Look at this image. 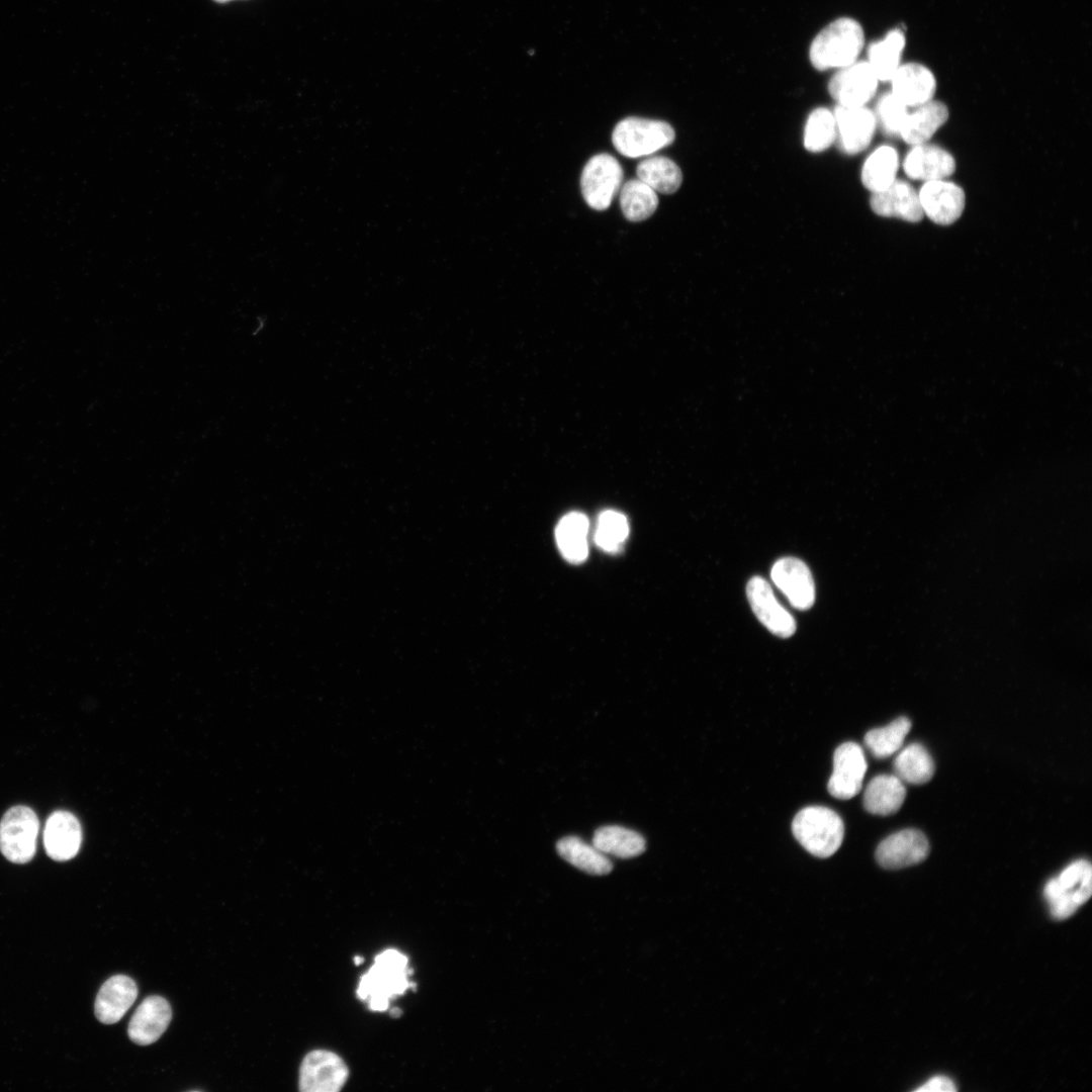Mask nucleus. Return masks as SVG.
Returning a JSON list of instances; mask_svg holds the SVG:
<instances>
[{"mask_svg": "<svg viewBox=\"0 0 1092 1092\" xmlns=\"http://www.w3.org/2000/svg\"><path fill=\"white\" fill-rule=\"evenodd\" d=\"M864 46V32L858 21L840 17L814 37L809 57L813 67L824 71L843 68L856 62Z\"/></svg>", "mask_w": 1092, "mask_h": 1092, "instance_id": "1", "label": "nucleus"}, {"mask_svg": "<svg viewBox=\"0 0 1092 1092\" xmlns=\"http://www.w3.org/2000/svg\"><path fill=\"white\" fill-rule=\"evenodd\" d=\"M407 958L396 949H386L375 958L374 965L361 977L357 996L368 1000L372 1011H385L389 1000L414 986L408 982Z\"/></svg>", "mask_w": 1092, "mask_h": 1092, "instance_id": "2", "label": "nucleus"}, {"mask_svg": "<svg viewBox=\"0 0 1092 1092\" xmlns=\"http://www.w3.org/2000/svg\"><path fill=\"white\" fill-rule=\"evenodd\" d=\"M798 842L817 857H829L840 847L844 825L841 817L824 806H808L800 810L792 822Z\"/></svg>", "mask_w": 1092, "mask_h": 1092, "instance_id": "3", "label": "nucleus"}, {"mask_svg": "<svg viewBox=\"0 0 1092 1092\" xmlns=\"http://www.w3.org/2000/svg\"><path fill=\"white\" fill-rule=\"evenodd\" d=\"M1092 893V868L1088 860L1078 859L1066 867L1061 874L1044 886L1043 895L1055 919L1063 920L1090 898Z\"/></svg>", "mask_w": 1092, "mask_h": 1092, "instance_id": "4", "label": "nucleus"}, {"mask_svg": "<svg viewBox=\"0 0 1092 1092\" xmlns=\"http://www.w3.org/2000/svg\"><path fill=\"white\" fill-rule=\"evenodd\" d=\"M674 138V129L665 121L627 117L615 126L612 142L623 156L639 158L669 146Z\"/></svg>", "mask_w": 1092, "mask_h": 1092, "instance_id": "5", "label": "nucleus"}, {"mask_svg": "<svg viewBox=\"0 0 1092 1092\" xmlns=\"http://www.w3.org/2000/svg\"><path fill=\"white\" fill-rule=\"evenodd\" d=\"M39 821L34 811L26 806H14L7 810L0 821V850L11 862L26 863L36 849Z\"/></svg>", "mask_w": 1092, "mask_h": 1092, "instance_id": "6", "label": "nucleus"}, {"mask_svg": "<svg viewBox=\"0 0 1092 1092\" xmlns=\"http://www.w3.org/2000/svg\"><path fill=\"white\" fill-rule=\"evenodd\" d=\"M623 168L610 154H598L585 164L580 186L585 202L596 210L607 209L620 191Z\"/></svg>", "mask_w": 1092, "mask_h": 1092, "instance_id": "7", "label": "nucleus"}, {"mask_svg": "<svg viewBox=\"0 0 1092 1092\" xmlns=\"http://www.w3.org/2000/svg\"><path fill=\"white\" fill-rule=\"evenodd\" d=\"M349 1075L345 1062L335 1053L315 1050L302 1060L299 1089L302 1092H338Z\"/></svg>", "mask_w": 1092, "mask_h": 1092, "instance_id": "8", "label": "nucleus"}, {"mask_svg": "<svg viewBox=\"0 0 1092 1092\" xmlns=\"http://www.w3.org/2000/svg\"><path fill=\"white\" fill-rule=\"evenodd\" d=\"M863 750L855 742H844L834 751L833 770L827 789L836 799L853 798L861 789L867 771Z\"/></svg>", "mask_w": 1092, "mask_h": 1092, "instance_id": "9", "label": "nucleus"}, {"mask_svg": "<svg viewBox=\"0 0 1092 1092\" xmlns=\"http://www.w3.org/2000/svg\"><path fill=\"white\" fill-rule=\"evenodd\" d=\"M879 80L869 62L840 68L830 79L828 91L843 106H864L875 95Z\"/></svg>", "mask_w": 1092, "mask_h": 1092, "instance_id": "10", "label": "nucleus"}, {"mask_svg": "<svg viewBox=\"0 0 1092 1092\" xmlns=\"http://www.w3.org/2000/svg\"><path fill=\"white\" fill-rule=\"evenodd\" d=\"M835 142L840 151L854 155L866 150L876 129V115L864 106L839 105L834 110Z\"/></svg>", "mask_w": 1092, "mask_h": 1092, "instance_id": "11", "label": "nucleus"}, {"mask_svg": "<svg viewBox=\"0 0 1092 1092\" xmlns=\"http://www.w3.org/2000/svg\"><path fill=\"white\" fill-rule=\"evenodd\" d=\"M746 596L759 622L772 634L788 638L796 630L793 616L776 598L770 584L760 576H753L746 585Z\"/></svg>", "mask_w": 1092, "mask_h": 1092, "instance_id": "12", "label": "nucleus"}, {"mask_svg": "<svg viewBox=\"0 0 1092 1092\" xmlns=\"http://www.w3.org/2000/svg\"><path fill=\"white\" fill-rule=\"evenodd\" d=\"M923 214L936 224L949 225L964 212L966 195L953 182L926 181L918 192Z\"/></svg>", "mask_w": 1092, "mask_h": 1092, "instance_id": "13", "label": "nucleus"}, {"mask_svg": "<svg viewBox=\"0 0 1092 1092\" xmlns=\"http://www.w3.org/2000/svg\"><path fill=\"white\" fill-rule=\"evenodd\" d=\"M770 576L775 584L798 610H808L815 601L814 580L808 566L795 557L779 559L772 566Z\"/></svg>", "mask_w": 1092, "mask_h": 1092, "instance_id": "14", "label": "nucleus"}, {"mask_svg": "<svg viewBox=\"0 0 1092 1092\" xmlns=\"http://www.w3.org/2000/svg\"><path fill=\"white\" fill-rule=\"evenodd\" d=\"M929 851L928 840L916 829H904L885 838L877 847L878 863L897 870L921 862Z\"/></svg>", "mask_w": 1092, "mask_h": 1092, "instance_id": "15", "label": "nucleus"}, {"mask_svg": "<svg viewBox=\"0 0 1092 1092\" xmlns=\"http://www.w3.org/2000/svg\"><path fill=\"white\" fill-rule=\"evenodd\" d=\"M891 93L907 107H917L933 99L936 79L924 64L902 63L890 80Z\"/></svg>", "mask_w": 1092, "mask_h": 1092, "instance_id": "16", "label": "nucleus"}, {"mask_svg": "<svg viewBox=\"0 0 1092 1092\" xmlns=\"http://www.w3.org/2000/svg\"><path fill=\"white\" fill-rule=\"evenodd\" d=\"M870 205L880 216L901 218L909 222H918L924 215L918 192L903 180L896 179L886 189L873 193Z\"/></svg>", "mask_w": 1092, "mask_h": 1092, "instance_id": "17", "label": "nucleus"}, {"mask_svg": "<svg viewBox=\"0 0 1092 1092\" xmlns=\"http://www.w3.org/2000/svg\"><path fill=\"white\" fill-rule=\"evenodd\" d=\"M81 841V825L72 813L58 810L49 816L43 830V844L51 858L57 861L73 858L80 849Z\"/></svg>", "mask_w": 1092, "mask_h": 1092, "instance_id": "18", "label": "nucleus"}, {"mask_svg": "<svg viewBox=\"0 0 1092 1092\" xmlns=\"http://www.w3.org/2000/svg\"><path fill=\"white\" fill-rule=\"evenodd\" d=\"M172 1017L168 1001L157 995L149 996L135 1009L128 1023V1036L136 1044L157 1041L167 1029Z\"/></svg>", "mask_w": 1092, "mask_h": 1092, "instance_id": "19", "label": "nucleus"}, {"mask_svg": "<svg viewBox=\"0 0 1092 1092\" xmlns=\"http://www.w3.org/2000/svg\"><path fill=\"white\" fill-rule=\"evenodd\" d=\"M905 174L915 180H943L956 170V161L949 152L927 143L913 146L903 162Z\"/></svg>", "mask_w": 1092, "mask_h": 1092, "instance_id": "20", "label": "nucleus"}, {"mask_svg": "<svg viewBox=\"0 0 1092 1092\" xmlns=\"http://www.w3.org/2000/svg\"><path fill=\"white\" fill-rule=\"evenodd\" d=\"M136 996L135 982L125 975H115L101 986L97 994L95 1016L102 1023H115L130 1008Z\"/></svg>", "mask_w": 1092, "mask_h": 1092, "instance_id": "21", "label": "nucleus"}, {"mask_svg": "<svg viewBox=\"0 0 1092 1092\" xmlns=\"http://www.w3.org/2000/svg\"><path fill=\"white\" fill-rule=\"evenodd\" d=\"M909 112L900 131L907 144L916 146L927 143L948 119V108L939 100H930Z\"/></svg>", "mask_w": 1092, "mask_h": 1092, "instance_id": "22", "label": "nucleus"}, {"mask_svg": "<svg viewBox=\"0 0 1092 1092\" xmlns=\"http://www.w3.org/2000/svg\"><path fill=\"white\" fill-rule=\"evenodd\" d=\"M588 528L586 516L579 512H571L559 521L555 530L557 546L570 563L579 564L586 559Z\"/></svg>", "mask_w": 1092, "mask_h": 1092, "instance_id": "23", "label": "nucleus"}, {"mask_svg": "<svg viewBox=\"0 0 1092 1092\" xmlns=\"http://www.w3.org/2000/svg\"><path fill=\"white\" fill-rule=\"evenodd\" d=\"M906 789L897 776L879 775L868 784L863 794L864 809L876 815H891L902 806Z\"/></svg>", "mask_w": 1092, "mask_h": 1092, "instance_id": "24", "label": "nucleus"}, {"mask_svg": "<svg viewBox=\"0 0 1092 1092\" xmlns=\"http://www.w3.org/2000/svg\"><path fill=\"white\" fill-rule=\"evenodd\" d=\"M558 854L575 868L590 875H607L613 870L610 858L594 844L576 836H565L556 843Z\"/></svg>", "mask_w": 1092, "mask_h": 1092, "instance_id": "25", "label": "nucleus"}, {"mask_svg": "<svg viewBox=\"0 0 1092 1092\" xmlns=\"http://www.w3.org/2000/svg\"><path fill=\"white\" fill-rule=\"evenodd\" d=\"M906 36L901 29L890 30L869 48V64L879 81H890L902 64Z\"/></svg>", "mask_w": 1092, "mask_h": 1092, "instance_id": "26", "label": "nucleus"}, {"mask_svg": "<svg viewBox=\"0 0 1092 1092\" xmlns=\"http://www.w3.org/2000/svg\"><path fill=\"white\" fill-rule=\"evenodd\" d=\"M593 844L606 855L621 858L637 856L646 848L645 838L640 833L617 825L597 829Z\"/></svg>", "mask_w": 1092, "mask_h": 1092, "instance_id": "27", "label": "nucleus"}, {"mask_svg": "<svg viewBox=\"0 0 1092 1092\" xmlns=\"http://www.w3.org/2000/svg\"><path fill=\"white\" fill-rule=\"evenodd\" d=\"M898 168L897 151L889 146L879 147L869 156L862 166V184L873 193L882 191L896 180Z\"/></svg>", "mask_w": 1092, "mask_h": 1092, "instance_id": "28", "label": "nucleus"}, {"mask_svg": "<svg viewBox=\"0 0 1092 1092\" xmlns=\"http://www.w3.org/2000/svg\"><path fill=\"white\" fill-rule=\"evenodd\" d=\"M637 177L654 191L671 194L681 185L682 174L679 167L670 159L654 156L641 161L637 166Z\"/></svg>", "mask_w": 1092, "mask_h": 1092, "instance_id": "29", "label": "nucleus"}, {"mask_svg": "<svg viewBox=\"0 0 1092 1092\" xmlns=\"http://www.w3.org/2000/svg\"><path fill=\"white\" fill-rule=\"evenodd\" d=\"M620 205L628 220L642 221L655 212L658 197L656 191L647 184L639 179H632L620 189Z\"/></svg>", "mask_w": 1092, "mask_h": 1092, "instance_id": "30", "label": "nucleus"}, {"mask_svg": "<svg viewBox=\"0 0 1092 1092\" xmlns=\"http://www.w3.org/2000/svg\"><path fill=\"white\" fill-rule=\"evenodd\" d=\"M896 776L904 782L922 785L931 780L934 763L926 748L919 743L905 747L895 758Z\"/></svg>", "mask_w": 1092, "mask_h": 1092, "instance_id": "31", "label": "nucleus"}, {"mask_svg": "<svg viewBox=\"0 0 1092 1092\" xmlns=\"http://www.w3.org/2000/svg\"><path fill=\"white\" fill-rule=\"evenodd\" d=\"M910 728V720L899 717L887 726L870 730L864 736V744L875 757H888L901 748Z\"/></svg>", "mask_w": 1092, "mask_h": 1092, "instance_id": "32", "label": "nucleus"}, {"mask_svg": "<svg viewBox=\"0 0 1092 1092\" xmlns=\"http://www.w3.org/2000/svg\"><path fill=\"white\" fill-rule=\"evenodd\" d=\"M629 535L626 517L617 511H604L598 518L595 531L596 544L606 552L617 553Z\"/></svg>", "mask_w": 1092, "mask_h": 1092, "instance_id": "33", "label": "nucleus"}, {"mask_svg": "<svg viewBox=\"0 0 1092 1092\" xmlns=\"http://www.w3.org/2000/svg\"><path fill=\"white\" fill-rule=\"evenodd\" d=\"M835 141V119L833 113L824 107L813 110L806 122L804 146L812 153L828 149Z\"/></svg>", "mask_w": 1092, "mask_h": 1092, "instance_id": "34", "label": "nucleus"}, {"mask_svg": "<svg viewBox=\"0 0 1092 1092\" xmlns=\"http://www.w3.org/2000/svg\"><path fill=\"white\" fill-rule=\"evenodd\" d=\"M907 107L891 92L883 95L877 104V117L885 133L899 134L909 113Z\"/></svg>", "mask_w": 1092, "mask_h": 1092, "instance_id": "35", "label": "nucleus"}, {"mask_svg": "<svg viewBox=\"0 0 1092 1092\" xmlns=\"http://www.w3.org/2000/svg\"><path fill=\"white\" fill-rule=\"evenodd\" d=\"M956 1090L954 1083L945 1076L932 1077L922 1086L915 1089L917 1092H954Z\"/></svg>", "mask_w": 1092, "mask_h": 1092, "instance_id": "36", "label": "nucleus"}, {"mask_svg": "<svg viewBox=\"0 0 1092 1092\" xmlns=\"http://www.w3.org/2000/svg\"><path fill=\"white\" fill-rule=\"evenodd\" d=\"M390 1014L393 1017H398L401 1014V1010L399 1008H392Z\"/></svg>", "mask_w": 1092, "mask_h": 1092, "instance_id": "37", "label": "nucleus"}, {"mask_svg": "<svg viewBox=\"0 0 1092 1092\" xmlns=\"http://www.w3.org/2000/svg\"><path fill=\"white\" fill-rule=\"evenodd\" d=\"M363 961H364L363 958H361L359 956H356L354 958L355 965H360Z\"/></svg>", "mask_w": 1092, "mask_h": 1092, "instance_id": "38", "label": "nucleus"}, {"mask_svg": "<svg viewBox=\"0 0 1092 1092\" xmlns=\"http://www.w3.org/2000/svg\"><path fill=\"white\" fill-rule=\"evenodd\" d=\"M214 1L219 2V3H224V2H228V1H231V0H214Z\"/></svg>", "mask_w": 1092, "mask_h": 1092, "instance_id": "39", "label": "nucleus"}]
</instances>
